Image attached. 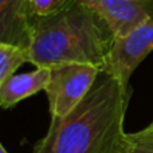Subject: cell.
I'll use <instances>...</instances> for the list:
<instances>
[{"label":"cell","instance_id":"6da1fadb","mask_svg":"<svg viewBox=\"0 0 153 153\" xmlns=\"http://www.w3.org/2000/svg\"><path fill=\"white\" fill-rule=\"evenodd\" d=\"M130 91L101 70L86 97L67 116L51 118L31 153H124Z\"/></svg>","mask_w":153,"mask_h":153},{"label":"cell","instance_id":"7a4b0ae2","mask_svg":"<svg viewBox=\"0 0 153 153\" xmlns=\"http://www.w3.org/2000/svg\"><path fill=\"white\" fill-rule=\"evenodd\" d=\"M114 39L109 26L94 11L73 0L53 15L34 19L31 63L47 69L81 63L103 70Z\"/></svg>","mask_w":153,"mask_h":153},{"label":"cell","instance_id":"3957f363","mask_svg":"<svg viewBox=\"0 0 153 153\" xmlns=\"http://www.w3.org/2000/svg\"><path fill=\"white\" fill-rule=\"evenodd\" d=\"M101 69L93 65L70 63L50 69L46 87L51 118L65 117L79 105L93 87Z\"/></svg>","mask_w":153,"mask_h":153},{"label":"cell","instance_id":"277c9868","mask_svg":"<svg viewBox=\"0 0 153 153\" xmlns=\"http://www.w3.org/2000/svg\"><path fill=\"white\" fill-rule=\"evenodd\" d=\"M153 51V19L140 24L129 34L116 38L103 70L114 75L125 90L130 91L134 70Z\"/></svg>","mask_w":153,"mask_h":153},{"label":"cell","instance_id":"5b68a950","mask_svg":"<svg viewBox=\"0 0 153 153\" xmlns=\"http://www.w3.org/2000/svg\"><path fill=\"white\" fill-rule=\"evenodd\" d=\"M94 11L111 30L114 38H121L132 30L153 19V0H76Z\"/></svg>","mask_w":153,"mask_h":153},{"label":"cell","instance_id":"8992f818","mask_svg":"<svg viewBox=\"0 0 153 153\" xmlns=\"http://www.w3.org/2000/svg\"><path fill=\"white\" fill-rule=\"evenodd\" d=\"M32 24L30 0H0V42L30 48Z\"/></svg>","mask_w":153,"mask_h":153},{"label":"cell","instance_id":"52a82bcc","mask_svg":"<svg viewBox=\"0 0 153 153\" xmlns=\"http://www.w3.org/2000/svg\"><path fill=\"white\" fill-rule=\"evenodd\" d=\"M48 82L50 69L47 67H36L34 71L11 75L0 82V106L3 109L13 108L20 101L46 90Z\"/></svg>","mask_w":153,"mask_h":153},{"label":"cell","instance_id":"ba28073f","mask_svg":"<svg viewBox=\"0 0 153 153\" xmlns=\"http://www.w3.org/2000/svg\"><path fill=\"white\" fill-rule=\"evenodd\" d=\"M27 62L31 63L30 48L0 42V82L13 75Z\"/></svg>","mask_w":153,"mask_h":153},{"label":"cell","instance_id":"9c48e42d","mask_svg":"<svg viewBox=\"0 0 153 153\" xmlns=\"http://www.w3.org/2000/svg\"><path fill=\"white\" fill-rule=\"evenodd\" d=\"M124 153H153V125L143 130L126 133Z\"/></svg>","mask_w":153,"mask_h":153},{"label":"cell","instance_id":"30bf717a","mask_svg":"<svg viewBox=\"0 0 153 153\" xmlns=\"http://www.w3.org/2000/svg\"><path fill=\"white\" fill-rule=\"evenodd\" d=\"M71 1L73 0H30V4H31L32 15L35 19L53 15V13L63 10Z\"/></svg>","mask_w":153,"mask_h":153},{"label":"cell","instance_id":"8fae6325","mask_svg":"<svg viewBox=\"0 0 153 153\" xmlns=\"http://www.w3.org/2000/svg\"><path fill=\"white\" fill-rule=\"evenodd\" d=\"M0 153H10L7 149H5V146L3 145V144H0Z\"/></svg>","mask_w":153,"mask_h":153},{"label":"cell","instance_id":"7c38bea8","mask_svg":"<svg viewBox=\"0 0 153 153\" xmlns=\"http://www.w3.org/2000/svg\"><path fill=\"white\" fill-rule=\"evenodd\" d=\"M151 125H153V121H152V122H151Z\"/></svg>","mask_w":153,"mask_h":153}]
</instances>
